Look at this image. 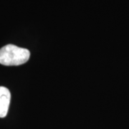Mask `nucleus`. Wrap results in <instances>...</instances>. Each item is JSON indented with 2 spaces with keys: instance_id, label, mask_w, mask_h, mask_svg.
Here are the masks:
<instances>
[{
  "instance_id": "obj_1",
  "label": "nucleus",
  "mask_w": 129,
  "mask_h": 129,
  "mask_svg": "<svg viewBox=\"0 0 129 129\" xmlns=\"http://www.w3.org/2000/svg\"><path fill=\"white\" fill-rule=\"evenodd\" d=\"M30 57L27 49L14 45H7L0 49V64L6 66H17L27 62Z\"/></svg>"
},
{
  "instance_id": "obj_2",
  "label": "nucleus",
  "mask_w": 129,
  "mask_h": 129,
  "mask_svg": "<svg viewBox=\"0 0 129 129\" xmlns=\"http://www.w3.org/2000/svg\"><path fill=\"white\" fill-rule=\"evenodd\" d=\"M11 92L8 88L0 86V118H5L9 111Z\"/></svg>"
}]
</instances>
